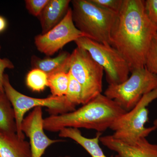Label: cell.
Returning a JSON list of instances; mask_svg holds the SVG:
<instances>
[{
  "instance_id": "52a82bcc",
  "label": "cell",
  "mask_w": 157,
  "mask_h": 157,
  "mask_svg": "<svg viewBox=\"0 0 157 157\" xmlns=\"http://www.w3.org/2000/svg\"><path fill=\"white\" fill-rule=\"evenodd\" d=\"M3 85L5 94L14 109L17 134L20 138L25 139V135L21 130V125L25 113L30 109L37 107H46L50 115L73 111L67 103L65 96L51 95L46 98H38L21 94L11 85L8 74H4Z\"/></svg>"
},
{
  "instance_id": "9a60e30c",
  "label": "cell",
  "mask_w": 157,
  "mask_h": 157,
  "mask_svg": "<svg viewBox=\"0 0 157 157\" xmlns=\"http://www.w3.org/2000/svg\"><path fill=\"white\" fill-rule=\"evenodd\" d=\"M70 54L67 51H62L57 56L54 58L48 56L41 59L33 55L31 59L33 69H39L47 75L60 71L69 72L68 62Z\"/></svg>"
},
{
  "instance_id": "ba28073f",
  "label": "cell",
  "mask_w": 157,
  "mask_h": 157,
  "mask_svg": "<svg viewBox=\"0 0 157 157\" xmlns=\"http://www.w3.org/2000/svg\"><path fill=\"white\" fill-rule=\"evenodd\" d=\"M77 47L87 51L93 59L103 67L109 85L122 83L131 73L128 64L121 54L111 45L82 37L75 41Z\"/></svg>"
},
{
  "instance_id": "44dd1931",
  "label": "cell",
  "mask_w": 157,
  "mask_h": 157,
  "mask_svg": "<svg viewBox=\"0 0 157 157\" xmlns=\"http://www.w3.org/2000/svg\"><path fill=\"white\" fill-rule=\"evenodd\" d=\"M96 6L109 11L118 13L123 4L124 0H90Z\"/></svg>"
},
{
  "instance_id": "ffe728a7",
  "label": "cell",
  "mask_w": 157,
  "mask_h": 157,
  "mask_svg": "<svg viewBox=\"0 0 157 157\" xmlns=\"http://www.w3.org/2000/svg\"><path fill=\"white\" fill-rule=\"evenodd\" d=\"M145 68L157 76V34L153 39L147 54Z\"/></svg>"
},
{
  "instance_id": "ac0fdd59",
  "label": "cell",
  "mask_w": 157,
  "mask_h": 157,
  "mask_svg": "<svg viewBox=\"0 0 157 157\" xmlns=\"http://www.w3.org/2000/svg\"><path fill=\"white\" fill-rule=\"evenodd\" d=\"M48 75L42 70L33 69L27 75L26 83L34 92L42 91L48 87Z\"/></svg>"
},
{
  "instance_id": "603a6c76",
  "label": "cell",
  "mask_w": 157,
  "mask_h": 157,
  "mask_svg": "<svg viewBox=\"0 0 157 157\" xmlns=\"http://www.w3.org/2000/svg\"><path fill=\"white\" fill-rule=\"evenodd\" d=\"M144 9L149 19L157 26V0L144 1Z\"/></svg>"
},
{
  "instance_id": "5b68a950",
  "label": "cell",
  "mask_w": 157,
  "mask_h": 157,
  "mask_svg": "<svg viewBox=\"0 0 157 157\" xmlns=\"http://www.w3.org/2000/svg\"><path fill=\"white\" fill-rule=\"evenodd\" d=\"M68 65L69 72L81 86L82 104L101 94L104 70L87 51L77 46L70 54Z\"/></svg>"
},
{
  "instance_id": "cb8c5ba5",
  "label": "cell",
  "mask_w": 157,
  "mask_h": 157,
  "mask_svg": "<svg viewBox=\"0 0 157 157\" xmlns=\"http://www.w3.org/2000/svg\"><path fill=\"white\" fill-rule=\"evenodd\" d=\"M1 46L0 45V50ZM14 66L12 63L7 58L2 59L0 57V92L5 93L3 88V78H4V72L6 69H13Z\"/></svg>"
},
{
  "instance_id": "d4e9b609",
  "label": "cell",
  "mask_w": 157,
  "mask_h": 157,
  "mask_svg": "<svg viewBox=\"0 0 157 157\" xmlns=\"http://www.w3.org/2000/svg\"><path fill=\"white\" fill-rule=\"evenodd\" d=\"M7 27V22L6 18L0 15V33H2Z\"/></svg>"
},
{
  "instance_id": "5bb4252c",
  "label": "cell",
  "mask_w": 157,
  "mask_h": 157,
  "mask_svg": "<svg viewBox=\"0 0 157 157\" xmlns=\"http://www.w3.org/2000/svg\"><path fill=\"white\" fill-rule=\"evenodd\" d=\"M59 136L70 138L82 147L91 157H107L99 144L101 133H98L95 137L87 138L83 136L79 129L65 128L59 131Z\"/></svg>"
},
{
  "instance_id": "8fae6325",
  "label": "cell",
  "mask_w": 157,
  "mask_h": 157,
  "mask_svg": "<svg viewBox=\"0 0 157 157\" xmlns=\"http://www.w3.org/2000/svg\"><path fill=\"white\" fill-rule=\"evenodd\" d=\"M100 141L110 150L117 153L115 157H157V144L141 138L131 145L116 139L112 135L100 137Z\"/></svg>"
},
{
  "instance_id": "30bf717a",
  "label": "cell",
  "mask_w": 157,
  "mask_h": 157,
  "mask_svg": "<svg viewBox=\"0 0 157 157\" xmlns=\"http://www.w3.org/2000/svg\"><path fill=\"white\" fill-rule=\"evenodd\" d=\"M42 107H37L24 118L21 130L29 139L32 157H42L48 147L63 140L52 139L44 132Z\"/></svg>"
},
{
  "instance_id": "7a4b0ae2",
  "label": "cell",
  "mask_w": 157,
  "mask_h": 157,
  "mask_svg": "<svg viewBox=\"0 0 157 157\" xmlns=\"http://www.w3.org/2000/svg\"><path fill=\"white\" fill-rule=\"evenodd\" d=\"M126 112L115 101L101 94L78 109L45 118L44 129L57 132L65 128H85L101 133Z\"/></svg>"
},
{
  "instance_id": "3957f363",
  "label": "cell",
  "mask_w": 157,
  "mask_h": 157,
  "mask_svg": "<svg viewBox=\"0 0 157 157\" xmlns=\"http://www.w3.org/2000/svg\"><path fill=\"white\" fill-rule=\"evenodd\" d=\"M71 3L77 29L92 40L111 45L110 34L118 13L99 7L90 0H73Z\"/></svg>"
},
{
  "instance_id": "9c48e42d",
  "label": "cell",
  "mask_w": 157,
  "mask_h": 157,
  "mask_svg": "<svg viewBox=\"0 0 157 157\" xmlns=\"http://www.w3.org/2000/svg\"><path fill=\"white\" fill-rule=\"evenodd\" d=\"M82 37H86L74 24L70 7L58 24L46 33L37 35L35 37L34 42L39 51L50 56L61 50L69 42H75Z\"/></svg>"
},
{
  "instance_id": "484cf974",
  "label": "cell",
  "mask_w": 157,
  "mask_h": 157,
  "mask_svg": "<svg viewBox=\"0 0 157 157\" xmlns=\"http://www.w3.org/2000/svg\"><path fill=\"white\" fill-rule=\"evenodd\" d=\"M154 124L155 126L157 128V119L155 120L154 121Z\"/></svg>"
},
{
  "instance_id": "4fadbf2b",
  "label": "cell",
  "mask_w": 157,
  "mask_h": 157,
  "mask_svg": "<svg viewBox=\"0 0 157 157\" xmlns=\"http://www.w3.org/2000/svg\"><path fill=\"white\" fill-rule=\"evenodd\" d=\"M0 157H32L29 143L16 133L0 132Z\"/></svg>"
},
{
  "instance_id": "2e32d148",
  "label": "cell",
  "mask_w": 157,
  "mask_h": 157,
  "mask_svg": "<svg viewBox=\"0 0 157 157\" xmlns=\"http://www.w3.org/2000/svg\"><path fill=\"white\" fill-rule=\"evenodd\" d=\"M0 132L17 134L14 109L5 93L1 92H0Z\"/></svg>"
},
{
  "instance_id": "8992f818",
  "label": "cell",
  "mask_w": 157,
  "mask_h": 157,
  "mask_svg": "<svg viewBox=\"0 0 157 157\" xmlns=\"http://www.w3.org/2000/svg\"><path fill=\"white\" fill-rule=\"evenodd\" d=\"M131 73L124 82L109 85L104 93L127 112L133 109L143 96L157 88V76L145 67L136 69Z\"/></svg>"
},
{
  "instance_id": "7c38bea8",
  "label": "cell",
  "mask_w": 157,
  "mask_h": 157,
  "mask_svg": "<svg viewBox=\"0 0 157 157\" xmlns=\"http://www.w3.org/2000/svg\"><path fill=\"white\" fill-rule=\"evenodd\" d=\"M70 0H49L39 15L43 34L50 31L63 19L70 9Z\"/></svg>"
},
{
  "instance_id": "d6986e66",
  "label": "cell",
  "mask_w": 157,
  "mask_h": 157,
  "mask_svg": "<svg viewBox=\"0 0 157 157\" xmlns=\"http://www.w3.org/2000/svg\"><path fill=\"white\" fill-rule=\"evenodd\" d=\"M69 73L70 82L65 97L68 105L73 111L76 109V106L82 104V90L78 82L71 75L70 72Z\"/></svg>"
},
{
  "instance_id": "e0dca14e",
  "label": "cell",
  "mask_w": 157,
  "mask_h": 157,
  "mask_svg": "<svg viewBox=\"0 0 157 157\" xmlns=\"http://www.w3.org/2000/svg\"><path fill=\"white\" fill-rule=\"evenodd\" d=\"M48 87L52 95L56 97L65 96L70 82L69 72L60 71L48 75Z\"/></svg>"
},
{
  "instance_id": "277c9868",
  "label": "cell",
  "mask_w": 157,
  "mask_h": 157,
  "mask_svg": "<svg viewBox=\"0 0 157 157\" xmlns=\"http://www.w3.org/2000/svg\"><path fill=\"white\" fill-rule=\"evenodd\" d=\"M157 99V88L143 96L133 109L118 118L110 126L113 137L132 145L155 131L156 127L146 128L145 124L148 121L147 107Z\"/></svg>"
},
{
  "instance_id": "6da1fadb",
  "label": "cell",
  "mask_w": 157,
  "mask_h": 157,
  "mask_svg": "<svg viewBox=\"0 0 157 157\" xmlns=\"http://www.w3.org/2000/svg\"><path fill=\"white\" fill-rule=\"evenodd\" d=\"M144 1L124 0L110 34V45L128 64L130 71L145 67L157 26L145 12Z\"/></svg>"
},
{
  "instance_id": "4316f807",
  "label": "cell",
  "mask_w": 157,
  "mask_h": 157,
  "mask_svg": "<svg viewBox=\"0 0 157 157\" xmlns=\"http://www.w3.org/2000/svg\"><path fill=\"white\" fill-rule=\"evenodd\" d=\"M59 157H71L70 156H59Z\"/></svg>"
},
{
  "instance_id": "7402d4cb",
  "label": "cell",
  "mask_w": 157,
  "mask_h": 157,
  "mask_svg": "<svg viewBox=\"0 0 157 157\" xmlns=\"http://www.w3.org/2000/svg\"><path fill=\"white\" fill-rule=\"evenodd\" d=\"M49 0H25V7L30 14L38 17Z\"/></svg>"
}]
</instances>
